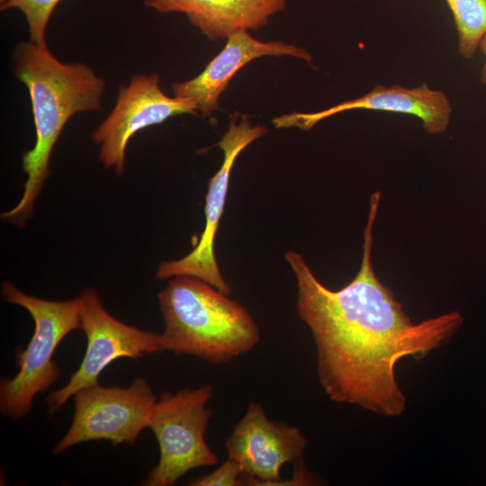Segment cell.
Wrapping results in <instances>:
<instances>
[{
	"instance_id": "6da1fadb",
	"label": "cell",
	"mask_w": 486,
	"mask_h": 486,
	"mask_svg": "<svg viewBox=\"0 0 486 486\" xmlns=\"http://www.w3.org/2000/svg\"><path fill=\"white\" fill-rule=\"evenodd\" d=\"M381 195H371L361 266L346 286L326 287L294 251L286 252L285 259L296 277V310L311 332L318 378L326 394L333 401L394 418L406 408L397 363L406 356L421 360L446 345L464 317L454 310L413 323L378 279L371 252Z\"/></svg>"
},
{
	"instance_id": "7a4b0ae2",
	"label": "cell",
	"mask_w": 486,
	"mask_h": 486,
	"mask_svg": "<svg viewBox=\"0 0 486 486\" xmlns=\"http://www.w3.org/2000/svg\"><path fill=\"white\" fill-rule=\"evenodd\" d=\"M14 71L30 94L36 141L22 156L27 175L22 195L1 219L23 226L50 176V156L63 128L74 114L101 109L106 83L86 64L62 62L47 44L30 40L16 47Z\"/></svg>"
},
{
	"instance_id": "3957f363",
	"label": "cell",
	"mask_w": 486,
	"mask_h": 486,
	"mask_svg": "<svg viewBox=\"0 0 486 486\" xmlns=\"http://www.w3.org/2000/svg\"><path fill=\"white\" fill-rule=\"evenodd\" d=\"M158 298L165 322L162 352L221 364L259 342V328L248 311L199 278L173 277Z\"/></svg>"
},
{
	"instance_id": "277c9868",
	"label": "cell",
	"mask_w": 486,
	"mask_h": 486,
	"mask_svg": "<svg viewBox=\"0 0 486 486\" xmlns=\"http://www.w3.org/2000/svg\"><path fill=\"white\" fill-rule=\"evenodd\" d=\"M1 293L7 302L26 310L34 321L27 346L15 353L17 374L0 382V411L11 420H19L31 410L35 396L58 380L60 371L53 356L63 338L80 328L82 302L80 297L68 301L41 299L8 281L3 283Z\"/></svg>"
},
{
	"instance_id": "5b68a950",
	"label": "cell",
	"mask_w": 486,
	"mask_h": 486,
	"mask_svg": "<svg viewBox=\"0 0 486 486\" xmlns=\"http://www.w3.org/2000/svg\"><path fill=\"white\" fill-rule=\"evenodd\" d=\"M212 396V388L205 385L165 392L157 400L148 428L158 443L159 460L142 485L171 486L191 470L218 463L205 439Z\"/></svg>"
},
{
	"instance_id": "8992f818",
	"label": "cell",
	"mask_w": 486,
	"mask_h": 486,
	"mask_svg": "<svg viewBox=\"0 0 486 486\" xmlns=\"http://www.w3.org/2000/svg\"><path fill=\"white\" fill-rule=\"evenodd\" d=\"M73 397L75 411L71 426L54 446L53 454L93 440H108L114 446L134 445L148 427L158 400L143 377L135 378L128 387L88 386Z\"/></svg>"
},
{
	"instance_id": "52a82bcc",
	"label": "cell",
	"mask_w": 486,
	"mask_h": 486,
	"mask_svg": "<svg viewBox=\"0 0 486 486\" xmlns=\"http://www.w3.org/2000/svg\"><path fill=\"white\" fill-rule=\"evenodd\" d=\"M82 302L80 328L86 349L78 369L60 389L49 394L48 412L53 415L79 390L98 384L101 373L121 357L140 358L161 351L160 334L128 325L110 314L94 288L79 296Z\"/></svg>"
},
{
	"instance_id": "ba28073f",
	"label": "cell",
	"mask_w": 486,
	"mask_h": 486,
	"mask_svg": "<svg viewBox=\"0 0 486 486\" xmlns=\"http://www.w3.org/2000/svg\"><path fill=\"white\" fill-rule=\"evenodd\" d=\"M195 113L192 104L161 90L158 75H133L127 86H120L114 107L95 129L92 140L99 145L103 164L122 175L127 145L133 135L170 117Z\"/></svg>"
},
{
	"instance_id": "9c48e42d",
	"label": "cell",
	"mask_w": 486,
	"mask_h": 486,
	"mask_svg": "<svg viewBox=\"0 0 486 486\" xmlns=\"http://www.w3.org/2000/svg\"><path fill=\"white\" fill-rule=\"evenodd\" d=\"M266 132V127L253 125L246 118L238 123L230 121L228 130L218 143L224 158L220 168L209 180L204 205L205 227L201 238L194 249L184 257L162 262L156 273L157 279L192 276L210 284L225 294L230 292L214 254L216 231L222 216L231 168L236 158L249 144Z\"/></svg>"
},
{
	"instance_id": "30bf717a",
	"label": "cell",
	"mask_w": 486,
	"mask_h": 486,
	"mask_svg": "<svg viewBox=\"0 0 486 486\" xmlns=\"http://www.w3.org/2000/svg\"><path fill=\"white\" fill-rule=\"evenodd\" d=\"M307 444L299 428L269 419L260 403L250 402L225 449L241 467L244 485H275L282 466L302 459Z\"/></svg>"
},
{
	"instance_id": "8fae6325",
	"label": "cell",
	"mask_w": 486,
	"mask_h": 486,
	"mask_svg": "<svg viewBox=\"0 0 486 486\" xmlns=\"http://www.w3.org/2000/svg\"><path fill=\"white\" fill-rule=\"evenodd\" d=\"M358 109L416 116L429 135L445 132L453 113L448 97L440 90L431 89L426 83L412 88L400 85L385 86L376 84L371 91L360 97L344 101L319 112L283 114L274 118L273 124L278 129L297 127L308 130L324 119Z\"/></svg>"
},
{
	"instance_id": "7c38bea8",
	"label": "cell",
	"mask_w": 486,
	"mask_h": 486,
	"mask_svg": "<svg viewBox=\"0 0 486 486\" xmlns=\"http://www.w3.org/2000/svg\"><path fill=\"white\" fill-rule=\"evenodd\" d=\"M292 56L311 63V55L294 45L283 41L264 42L247 31L234 33L195 77L172 84L174 96L192 104L197 112L209 116L219 109V99L235 74L252 60L266 57Z\"/></svg>"
},
{
	"instance_id": "4fadbf2b",
	"label": "cell",
	"mask_w": 486,
	"mask_h": 486,
	"mask_svg": "<svg viewBox=\"0 0 486 486\" xmlns=\"http://www.w3.org/2000/svg\"><path fill=\"white\" fill-rule=\"evenodd\" d=\"M287 0H144L161 14H184L192 26L211 40L227 39L244 31L266 26Z\"/></svg>"
},
{
	"instance_id": "5bb4252c",
	"label": "cell",
	"mask_w": 486,
	"mask_h": 486,
	"mask_svg": "<svg viewBox=\"0 0 486 486\" xmlns=\"http://www.w3.org/2000/svg\"><path fill=\"white\" fill-rule=\"evenodd\" d=\"M454 17L460 56L472 59L486 32V0H446Z\"/></svg>"
},
{
	"instance_id": "9a60e30c",
	"label": "cell",
	"mask_w": 486,
	"mask_h": 486,
	"mask_svg": "<svg viewBox=\"0 0 486 486\" xmlns=\"http://www.w3.org/2000/svg\"><path fill=\"white\" fill-rule=\"evenodd\" d=\"M61 0H6L1 11L18 9L22 13L29 28L30 40L45 45L46 31L50 16Z\"/></svg>"
},
{
	"instance_id": "2e32d148",
	"label": "cell",
	"mask_w": 486,
	"mask_h": 486,
	"mask_svg": "<svg viewBox=\"0 0 486 486\" xmlns=\"http://www.w3.org/2000/svg\"><path fill=\"white\" fill-rule=\"evenodd\" d=\"M190 486H241L243 472L234 460L227 459L213 472L191 481Z\"/></svg>"
},
{
	"instance_id": "e0dca14e",
	"label": "cell",
	"mask_w": 486,
	"mask_h": 486,
	"mask_svg": "<svg viewBox=\"0 0 486 486\" xmlns=\"http://www.w3.org/2000/svg\"><path fill=\"white\" fill-rule=\"evenodd\" d=\"M479 49L483 53L485 60L481 71V82L486 84V32L482 38L479 45Z\"/></svg>"
},
{
	"instance_id": "ac0fdd59",
	"label": "cell",
	"mask_w": 486,
	"mask_h": 486,
	"mask_svg": "<svg viewBox=\"0 0 486 486\" xmlns=\"http://www.w3.org/2000/svg\"><path fill=\"white\" fill-rule=\"evenodd\" d=\"M6 0H0V4H4Z\"/></svg>"
}]
</instances>
